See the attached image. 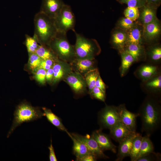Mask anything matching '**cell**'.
I'll return each instance as SVG.
<instances>
[{"mask_svg":"<svg viewBox=\"0 0 161 161\" xmlns=\"http://www.w3.org/2000/svg\"><path fill=\"white\" fill-rule=\"evenodd\" d=\"M138 114L142 122L141 131L150 136L160 126L161 108L158 102L148 97L141 106Z\"/></svg>","mask_w":161,"mask_h":161,"instance_id":"cell-1","label":"cell"},{"mask_svg":"<svg viewBox=\"0 0 161 161\" xmlns=\"http://www.w3.org/2000/svg\"><path fill=\"white\" fill-rule=\"evenodd\" d=\"M34 36L40 45H48L58 31L54 19L39 11L34 19Z\"/></svg>","mask_w":161,"mask_h":161,"instance_id":"cell-2","label":"cell"},{"mask_svg":"<svg viewBox=\"0 0 161 161\" xmlns=\"http://www.w3.org/2000/svg\"><path fill=\"white\" fill-rule=\"evenodd\" d=\"M14 118L12 126L7 134L8 138L16 128L25 122L32 121L44 116L43 112L37 108L23 103L16 108L13 114Z\"/></svg>","mask_w":161,"mask_h":161,"instance_id":"cell-3","label":"cell"},{"mask_svg":"<svg viewBox=\"0 0 161 161\" xmlns=\"http://www.w3.org/2000/svg\"><path fill=\"white\" fill-rule=\"evenodd\" d=\"M48 45L61 61L70 63L76 59L74 46L68 41L66 33L58 32Z\"/></svg>","mask_w":161,"mask_h":161,"instance_id":"cell-4","label":"cell"},{"mask_svg":"<svg viewBox=\"0 0 161 161\" xmlns=\"http://www.w3.org/2000/svg\"><path fill=\"white\" fill-rule=\"evenodd\" d=\"M76 36V42L74 47L76 58L94 59L100 52V48L95 39H89L74 32Z\"/></svg>","mask_w":161,"mask_h":161,"instance_id":"cell-5","label":"cell"},{"mask_svg":"<svg viewBox=\"0 0 161 161\" xmlns=\"http://www.w3.org/2000/svg\"><path fill=\"white\" fill-rule=\"evenodd\" d=\"M54 19L58 32L66 33L69 30L75 31V18L69 5L64 4L59 13Z\"/></svg>","mask_w":161,"mask_h":161,"instance_id":"cell-6","label":"cell"},{"mask_svg":"<svg viewBox=\"0 0 161 161\" xmlns=\"http://www.w3.org/2000/svg\"><path fill=\"white\" fill-rule=\"evenodd\" d=\"M120 121L118 107L106 105L99 113L98 122L101 129H110Z\"/></svg>","mask_w":161,"mask_h":161,"instance_id":"cell-7","label":"cell"},{"mask_svg":"<svg viewBox=\"0 0 161 161\" xmlns=\"http://www.w3.org/2000/svg\"><path fill=\"white\" fill-rule=\"evenodd\" d=\"M70 86L74 92L78 95L85 92L87 87L84 76L79 72L73 70L63 80Z\"/></svg>","mask_w":161,"mask_h":161,"instance_id":"cell-8","label":"cell"},{"mask_svg":"<svg viewBox=\"0 0 161 161\" xmlns=\"http://www.w3.org/2000/svg\"><path fill=\"white\" fill-rule=\"evenodd\" d=\"M64 4L62 0H42L40 11L54 19Z\"/></svg>","mask_w":161,"mask_h":161,"instance_id":"cell-9","label":"cell"},{"mask_svg":"<svg viewBox=\"0 0 161 161\" xmlns=\"http://www.w3.org/2000/svg\"><path fill=\"white\" fill-rule=\"evenodd\" d=\"M120 121L132 131L136 132V120L139 115L128 111L124 105L118 106Z\"/></svg>","mask_w":161,"mask_h":161,"instance_id":"cell-10","label":"cell"},{"mask_svg":"<svg viewBox=\"0 0 161 161\" xmlns=\"http://www.w3.org/2000/svg\"><path fill=\"white\" fill-rule=\"evenodd\" d=\"M74 134L86 144L90 152L97 159H106L109 158L104 153L103 151L100 148L92 135L87 134L83 136L76 133Z\"/></svg>","mask_w":161,"mask_h":161,"instance_id":"cell-11","label":"cell"},{"mask_svg":"<svg viewBox=\"0 0 161 161\" xmlns=\"http://www.w3.org/2000/svg\"><path fill=\"white\" fill-rule=\"evenodd\" d=\"M52 69L53 72V84L64 80L73 70L70 64L60 59L55 62Z\"/></svg>","mask_w":161,"mask_h":161,"instance_id":"cell-12","label":"cell"},{"mask_svg":"<svg viewBox=\"0 0 161 161\" xmlns=\"http://www.w3.org/2000/svg\"><path fill=\"white\" fill-rule=\"evenodd\" d=\"M143 26L144 40L148 42L153 41L160 35L161 31V25L158 18L150 23L143 25Z\"/></svg>","mask_w":161,"mask_h":161,"instance_id":"cell-13","label":"cell"},{"mask_svg":"<svg viewBox=\"0 0 161 161\" xmlns=\"http://www.w3.org/2000/svg\"><path fill=\"white\" fill-rule=\"evenodd\" d=\"M92 135L103 151L109 150L116 153V146L113 143L109 137L102 132L101 129L94 131Z\"/></svg>","mask_w":161,"mask_h":161,"instance_id":"cell-14","label":"cell"},{"mask_svg":"<svg viewBox=\"0 0 161 161\" xmlns=\"http://www.w3.org/2000/svg\"><path fill=\"white\" fill-rule=\"evenodd\" d=\"M109 130L111 137L119 143L136 133L131 130L120 121L117 123Z\"/></svg>","mask_w":161,"mask_h":161,"instance_id":"cell-15","label":"cell"},{"mask_svg":"<svg viewBox=\"0 0 161 161\" xmlns=\"http://www.w3.org/2000/svg\"><path fill=\"white\" fill-rule=\"evenodd\" d=\"M139 16L138 22L142 25L153 22L157 19L156 16L157 8L146 4L139 8Z\"/></svg>","mask_w":161,"mask_h":161,"instance_id":"cell-16","label":"cell"},{"mask_svg":"<svg viewBox=\"0 0 161 161\" xmlns=\"http://www.w3.org/2000/svg\"><path fill=\"white\" fill-rule=\"evenodd\" d=\"M127 33L126 44H134L142 45L144 41L142 25L138 22H135L133 27L127 32Z\"/></svg>","mask_w":161,"mask_h":161,"instance_id":"cell-17","label":"cell"},{"mask_svg":"<svg viewBox=\"0 0 161 161\" xmlns=\"http://www.w3.org/2000/svg\"><path fill=\"white\" fill-rule=\"evenodd\" d=\"M95 59H75L69 63L73 70L77 72L83 76L89 71L95 69Z\"/></svg>","mask_w":161,"mask_h":161,"instance_id":"cell-18","label":"cell"},{"mask_svg":"<svg viewBox=\"0 0 161 161\" xmlns=\"http://www.w3.org/2000/svg\"><path fill=\"white\" fill-rule=\"evenodd\" d=\"M137 134L136 132L119 143L115 161H121L126 157L129 156L133 140Z\"/></svg>","mask_w":161,"mask_h":161,"instance_id":"cell-19","label":"cell"},{"mask_svg":"<svg viewBox=\"0 0 161 161\" xmlns=\"http://www.w3.org/2000/svg\"><path fill=\"white\" fill-rule=\"evenodd\" d=\"M68 135L73 142V152L76 157V160L79 161L84 156L91 153L86 144L74 133H69Z\"/></svg>","mask_w":161,"mask_h":161,"instance_id":"cell-20","label":"cell"},{"mask_svg":"<svg viewBox=\"0 0 161 161\" xmlns=\"http://www.w3.org/2000/svg\"><path fill=\"white\" fill-rule=\"evenodd\" d=\"M127 39V32L117 27L112 32L111 41L114 46L121 51L123 50Z\"/></svg>","mask_w":161,"mask_h":161,"instance_id":"cell-21","label":"cell"},{"mask_svg":"<svg viewBox=\"0 0 161 161\" xmlns=\"http://www.w3.org/2000/svg\"><path fill=\"white\" fill-rule=\"evenodd\" d=\"M44 114L47 120L54 126L59 130L65 131L68 134L69 132L63 124L61 119L52 111L47 108L43 107L42 108Z\"/></svg>","mask_w":161,"mask_h":161,"instance_id":"cell-22","label":"cell"},{"mask_svg":"<svg viewBox=\"0 0 161 161\" xmlns=\"http://www.w3.org/2000/svg\"><path fill=\"white\" fill-rule=\"evenodd\" d=\"M35 53L42 60L59 59L48 45H39Z\"/></svg>","mask_w":161,"mask_h":161,"instance_id":"cell-23","label":"cell"},{"mask_svg":"<svg viewBox=\"0 0 161 161\" xmlns=\"http://www.w3.org/2000/svg\"><path fill=\"white\" fill-rule=\"evenodd\" d=\"M150 136L146 135L143 137L137 159L154 152V147Z\"/></svg>","mask_w":161,"mask_h":161,"instance_id":"cell-24","label":"cell"},{"mask_svg":"<svg viewBox=\"0 0 161 161\" xmlns=\"http://www.w3.org/2000/svg\"><path fill=\"white\" fill-rule=\"evenodd\" d=\"M99 75L98 69L95 68L88 72L84 75L89 94L95 86L96 81Z\"/></svg>","mask_w":161,"mask_h":161,"instance_id":"cell-25","label":"cell"},{"mask_svg":"<svg viewBox=\"0 0 161 161\" xmlns=\"http://www.w3.org/2000/svg\"><path fill=\"white\" fill-rule=\"evenodd\" d=\"M124 50L134 58L135 61L138 60L142 54V45L134 44H126Z\"/></svg>","mask_w":161,"mask_h":161,"instance_id":"cell-26","label":"cell"},{"mask_svg":"<svg viewBox=\"0 0 161 161\" xmlns=\"http://www.w3.org/2000/svg\"><path fill=\"white\" fill-rule=\"evenodd\" d=\"M157 68L155 66L145 65L142 66L139 69L140 77L144 80L150 79L156 74Z\"/></svg>","mask_w":161,"mask_h":161,"instance_id":"cell-27","label":"cell"},{"mask_svg":"<svg viewBox=\"0 0 161 161\" xmlns=\"http://www.w3.org/2000/svg\"><path fill=\"white\" fill-rule=\"evenodd\" d=\"M143 137L137 133L133 140L129 157L131 161H136L139 152Z\"/></svg>","mask_w":161,"mask_h":161,"instance_id":"cell-28","label":"cell"},{"mask_svg":"<svg viewBox=\"0 0 161 161\" xmlns=\"http://www.w3.org/2000/svg\"><path fill=\"white\" fill-rule=\"evenodd\" d=\"M121 52L122 62L120 72L121 75L123 76L135 61L133 57L126 51L123 50Z\"/></svg>","mask_w":161,"mask_h":161,"instance_id":"cell-29","label":"cell"},{"mask_svg":"<svg viewBox=\"0 0 161 161\" xmlns=\"http://www.w3.org/2000/svg\"><path fill=\"white\" fill-rule=\"evenodd\" d=\"M25 44L29 53H35L39 45L38 42L33 36L31 37L27 35H25Z\"/></svg>","mask_w":161,"mask_h":161,"instance_id":"cell-30","label":"cell"},{"mask_svg":"<svg viewBox=\"0 0 161 161\" xmlns=\"http://www.w3.org/2000/svg\"><path fill=\"white\" fill-rule=\"evenodd\" d=\"M134 21L126 17L122 18L117 23V28L127 32L133 26L135 22Z\"/></svg>","mask_w":161,"mask_h":161,"instance_id":"cell-31","label":"cell"},{"mask_svg":"<svg viewBox=\"0 0 161 161\" xmlns=\"http://www.w3.org/2000/svg\"><path fill=\"white\" fill-rule=\"evenodd\" d=\"M28 64L30 69L35 71L39 68L42 60L35 53H29Z\"/></svg>","mask_w":161,"mask_h":161,"instance_id":"cell-32","label":"cell"},{"mask_svg":"<svg viewBox=\"0 0 161 161\" xmlns=\"http://www.w3.org/2000/svg\"><path fill=\"white\" fill-rule=\"evenodd\" d=\"M125 17L133 21L137 20L139 16V9L137 7H127L124 10Z\"/></svg>","mask_w":161,"mask_h":161,"instance_id":"cell-33","label":"cell"},{"mask_svg":"<svg viewBox=\"0 0 161 161\" xmlns=\"http://www.w3.org/2000/svg\"><path fill=\"white\" fill-rule=\"evenodd\" d=\"M121 4H126L128 7L139 8L147 4L146 0H117Z\"/></svg>","mask_w":161,"mask_h":161,"instance_id":"cell-34","label":"cell"},{"mask_svg":"<svg viewBox=\"0 0 161 161\" xmlns=\"http://www.w3.org/2000/svg\"><path fill=\"white\" fill-rule=\"evenodd\" d=\"M161 160V155L159 153L153 152L138 158L136 161H159Z\"/></svg>","mask_w":161,"mask_h":161,"instance_id":"cell-35","label":"cell"},{"mask_svg":"<svg viewBox=\"0 0 161 161\" xmlns=\"http://www.w3.org/2000/svg\"><path fill=\"white\" fill-rule=\"evenodd\" d=\"M90 95L93 98L102 101L105 100V92L96 86L94 87Z\"/></svg>","mask_w":161,"mask_h":161,"instance_id":"cell-36","label":"cell"},{"mask_svg":"<svg viewBox=\"0 0 161 161\" xmlns=\"http://www.w3.org/2000/svg\"><path fill=\"white\" fill-rule=\"evenodd\" d=\"M35 78L40 83L44 84L46 82V70L44 69L39 68L35 70Z\"/></svg>","mask_w":161,"mask_h":161,"instance_id":"cell-37","label":"cell"},{"mask_svg":"<svg viewBox=\"0 0 161 161\" xmlns=\"http://www.w3.org/2000/svg\"><path fill=\"white\" fill-rule=\"evenodd\" d=\"M151 59L154 61H157L161 58V48L160 46H155L152 48L149 53Z\"/></svg>","mask_w":161,"mask_h":161,"instance_id":"cell-38","label":"cell"},{"mask_svg":"<svg viewBox=\"0 0 161 161\" xmlns=\"http://www.w3.org/2000/svg\"><path fill=\"white\" fill-rule=\"evenodd\" d=\"M146 85L154 89H160L161 87V76L160 75L149 81Z\"/></svg>","mask_w":161,"mask_h":161,"instance_id":"cell-39","label":"cell"},{"mask_svg":"<svg viewBox=\"0 0 161 161\" xmlns=\"http://www.w3.org/2000/svg\"><path fill=\"white\" fill-rule=\"evenodd\" d=\"M56 61L52 59L42 60L39 68L43 69L46 71L52 68L55 62Z\"/></svg>","mask_w":161,"mask_h":161,"instance_id":"cell-40","label":"cell"},{"mask_svg":"<svg viewBox=\"0 0 161 161\" xmlns=\"http://www.w3.org/2000/svg\"><path fill=\"white\" fill-rule=\"evenodd\" d=\"M48 148L49 150V160L50 161H57V159L55 155L54 148L52 146V139L51 140L50 146Z\"/></svg>","mask_w":161,"mask_h":161,"instance_id":"cell-41","label":"cell"},{"mask_svg":"<svg viewBox=\"0 0 161 161\" xmlns=\"http://www.w3.org/2000/svg\"><path fill=\"white\" fill-rule=\"evenodd\" d=\"M95 86L99 88L103 92H105L106 85L100 75H99L96 81Z\"/></svg>","mask_w":161,"mask_h":161,"instance_id":"cell-42","label":"cell"},{"mask_svg":"<svg viewBox=\"0 0 161 161\" xmlns=\"http://www.w3.org/2000/svg\"><path fill=\"white\" fill-rule=\"evenodd\" d=\"M97 159L91 153L87 154L80 159L79 161H95Z\"/></svg>","mask_w":161,"mask_h":161,"instance_id":"cell-43","label":"cell"},{"mask_svg":"<svg viewBox=\"0 0 161 161\" xmlns=\"http://www.w3.org/2000/svg\"><path fill=\"white\" fill-rule=\"evenodd\" d=\"M53 78V72L51 68L46 71V80L48 82H52Z\"/></svg>","mask_w":161,"mask_h":161,"instance_id":"cell-44","label":"cell"},{"mask_svg":"<svg viewBox=\"0 0 161 161\" xmlns=\"http://www.w3.org/2000/svg\"><path fill=\"white\" fill-rule=\"evenodd\" d=\"M147 4L157 8L161 4V0H146Z\"/></svg>","mask_w":161,"mask_h":161,"instance_id":"cell-45","label":"cell"}]
</instances>
